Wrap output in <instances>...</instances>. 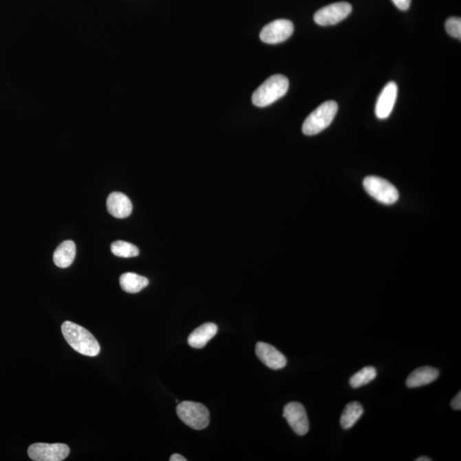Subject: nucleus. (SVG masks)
<instances>
[{"instance_id":"a211bd4d","label":"nucleus","mask_w":461,"mask_h":461,"mask_svg":"<svg viewBox=\"0 0 461 461\" xmlns=\"http://www.w3.org/2000/svg\"><path fill=\"white\" fill-rule=\"evenodd\" d=\"M376 377H377V370H376V368L374 367H366L357 372L356 374H354L350 378V385L354 389L360 388L361 386L366 385L369 383L374 381Z\"/></svg>"},{"instance_id":"9d476101","label":"nucleus","mask_w":461,"mask_h":461,"mask_svg":"<svg viewBox=\"0 0 461 461\" xmlns=\"http://www.w3.org/2000/svg\"><path fill=\"white\" fill-rule=\"evenodd\" d=\"M397 92H398V87L396 83L391 81L386 84L376 103L375 115L378 119H387L391 116L396 104Z\"/></svg>"},{"instance_id":"ddd939ff","label":"nucleus","mask_w":461,"mask_h":461,"mask_svg":"<svg viewBox=\"0 0 461 461\" xmlns=\"http://www.w3.org/2000/svg\"><path fill=\"white\" fill-rule=\"evenodd\" d=\"M439 377L438 369L431 367L417 368L407 378V387L413 389L431 384Z\"/></svg>"},{"instance_id":"2eb2a0df","label":"nucleus","mask_w":461,"mask_h":461,"mask_svg":"<svg viewBox=\"0 0 461 461\" xmlns=\"http://www.w3.org/2000/svg\"><path fill=\"white\" fill-rule=\"evenodd\" d=\"M76 244L71 240L65 241L59 244L56 248L54 255H53V261L56 267L61 268H69L72 265L74 258H76Z\"/></svg>"},{"instance_id":"7ed1b4c3","label":"nucleus","mask_w":461,"mask_h":461,"mask_svg":"<svg viewBox=\"0 0 461 461\" xmlns=\"http://www.w3.org/2000/svg\"><path fill=\"white\" fill-rule=\"evenodd\" d=\"M338 111L339 105L335 101H326L319 106L303 122V132L305 136H315L328 129L334 120Z\"/></svg>"},{"instance_id":"4be33fe9","label":"nucleus","mask_w":461,"mask_h":461,"mask_svg":"<svg viewBox=\"0 0 461 461\" xmlns=\"http://www.w3.org/2000/svg\"><path fill=\"white\" fill-rule=\"evenodd\" d=\"M451 407L453 409L460 410L461 409V392H460L457 394L455 398L452 400Z\"/></svg>"},{"instance_id":"f257e3e1","label":"nucleus","mask_w":461,"mask_h":461,"mask_svg":"<svg viewBox=\"0 0 461 461\" xmlns=\"http://www.w3.org/2000/svg\"><path fill=\"white\" fill-rule=\"evenodd\" d=\"M63 338L73 350L83 356L94 357L100 353L99 343L87 329L71 321L62 325Z\"/></svg>"},{"instance_id":"423d86ee","label":"nucleus","mask_w":461,"mask_h":461,"mask_svg":"<svg viewBox=\"0 0 461 461\" xmlns=\"http://www.w3.org/2000/svg\"><path fill=\"white\" fill-rule=\"evenodd\" d=\"M69 452V447L63 443H34L28 450V456L34 461H62Z\"/></svg>"},{"instance_id":"f3484780","label":"nucleus","mask_w":461,"mask_h":461,"mask_svg":"<svg viewBox=\"0 0 461 461\" xmlns=\"http://www.w3.org/2000/svg\"><path fill=\"white\" fill-rule=\"evenodd\" d=\"M363 413V407L360 403H347L340 418V425L345 430H349L360 420Z\"/></svg>"},{"instance_id":"6e6552de","label":"nucleus","mask_w":461,"mask_h":461,"mask_svg":"<svg viewBox=\"0 0 461 461\" xmlns=\"http://www.w3.org/2000/svg\"><path fill=\"white\" fill-rule=\"evenodd\" d=\"M294 31V25L290 21L279 19L262 28L260 34L261 41L267 44H279L288 40Z\"/></svg>"},{"instance_id":"20e7f679","label":"nucleus","mask_w":461,"mask_h":461,"mask_svg":"<svg viewBox=\"0 0 461 461\" xmlns=\"http://www.w3.org/2000/svg\"><path fill=\"white\" fill-rule=\"evenodd\" d=\"M176 411L180 420L194 430H204L209 424V412L203 404L193 402L180 403Z\"/></svg>"},{"instance_id":"1a4fd4ad","label":"nucleus","mask_w":461,"mask_h":461,"mask_svg":"<svg viewBox=\"0 0 461 461\" xmlns=\"http://www.w3.org/2000/svg\"><path fill=\"white\" fill-rule=\"evenodd\" d=\"M283 417L292 431L299 436L306 435L310 430V422L304 407L299 403H290L283 407Z\"/></svg>"},{"instance_id":"f8f14e48","label":"nucleus","mask_w":461,"mask_h":461,"mask_svg":"<svg viewBox=\"0 0 461 461\" xmlns=\"http://www.w3.org/2000/svg\"><path fill=\"white\" fill-rule=\"evenodd\" d=\"M107 208L109 214L116 218L129 217L133 211L132 202L125 194L113 193L109 194L107 200Z\"/></svg>"},{"instance_id":"0eeeda50","label":"nucleus","mask_w":461,"mask_h":461,"mask_svg":"<svg viewBox=\"0 0 461 461\" xmlns=\"http://www.w3.org/2000/svg\"><path fill=\"white\" fill-rule=\"evenodd\" d=\"M351 12L352 6L350 3H333L319 10L314 14V20L320 26H332L347 19Z\"/></svg>"},{"instance_id":"dca6fc26","label":"nucleus","mask_w":461,"mask_h":461,"mask_svg":"<svg viewBox=\"0 0 461 461\" xmlns=\"http://www.w3.org/2000/svg\"><path fill=\"white\" fill-rule=\"evenodd\" d=\"M120 285L124 292L136 294L141 292L149 285L148 279L134 272H126L120 276Z\"/></svg>"},{"instance_id":"39448f33","label":"nucleus","mask_w":461,"mask_h":461,"mask_svg":"<svg viewBox=\"0 0 461 461\" xmlns=\"http://www.w3.org/2000/svg\"><path fill=\"white\" fill-rule=\"evenodd\" d=\"M363 186L367 193L379 203L391 205L396 203L399 193L392 183L377 176H368Z\"/></svg>"},{"instance_id":"6ab92c4d","label":"nucleus","mask_w":461,"mask_h":461,"mask_svg":"<svg viewBox=\"0 0 461 461\" xmlns=\"http://www.w3.org/2000/svg\"><path fill=\"white\" fill-rule=\"evenodd\" d=\"M111 253L116 257L130 258L138 257L140 250L134 244L125 241H116L111 244Z\"/></svg>"},{"instance_id":"5701e85b","label":"nucleus","mask_w":461,"mask_h":461,"mask_svg":"<svg viewBox=\"0 0 461 461\" xmlns=\"http://www.w3.org/2000/svg\"><path fill=\"white\" fill-rule=\"evenodd\" d=\"M170 461H186V459L182 455H178V453H175L170 457Z\"/></svg>"},{"instance_id":"aec40b11","label":"nucleus","mask_w":461,"mask_h":461,"mask_svg":"<svg viewBox=\"0 0 461 461\" xmlns=\"http://www.w3.org/2000/svg\"><path fill=\"white\" fill-rule=\"evenodd\" d=\"M446 31L450 36L455 39L461 38V19L460 17H449L446 21L445 24Z\"/></svg>"},{"instance_id":"4468645a","label":"nucleus","mask_w":461,"mask_h":461,"mask_svg":"<svg viewBox=\"0 0 461 461\" xmlns=\"http://www.w3.org/2000/svg\"><path fill=\"white\" fill-rule=\"evenodd\" d=\"M218 332L217 325L214 323H206L195 329L188 338V343L194 349H202L214 338Z\"/></svg>"},{"instance_id":"b1692460","label":"nucleus","mask_w":461,"mask_h":461,"mask_svg":"<svg viewBox=\"0 0 461 461\" xmlns=\"http://www.w3.org/2000/svg\"><path fill=\"white\" fill-rule=\"evenodd\" d=\"M432 460L431 458H429V457H425V456H421L420 458H417L416 461H431Z\"/></svg>"},{"instance_id":"412c9836","label":"nucleus","mask_w":461,"mask_h":461,"mask_svg":"<svg viewBox=\"0 0 461 461\" xmlns=\"http://www.w3.org/2000/svg\"><path fill=\"white\" fill-rule=\"evenodd\" d=\"M392 1L400 10H407L411 6V0H392Z\"/></svg>"},{"instance_id":"9b49d317","label":"nucleus","mask_w":461,"mask_h":461,"mask_svg":"<svg viewBox=\"0 0 461 461\" xmlns=\"http://www.w3.org/2000/svg\"><path fill=\"white\" fill-rule=\"evenodd\" d=\"M255 354L261 363L274 370H279L286 366L285 356L274 346L264 342H258L255 346Z\"/></svg>"},{"instance_id":"f03ea898","label":"nucleus","mask_w":461,"mask_h":461,"mask_svg":"<svg viewBox=\"0 0 461 461\" xmlns=\"http://www.w3.org/2000/svg\"><path fill=\"white\" fill-rule=\"evenodd\" d=\"M289 81L282 74L269 77L253 95V103L257 107H267L287 94Z\"/></svg>"}]
</instances>
